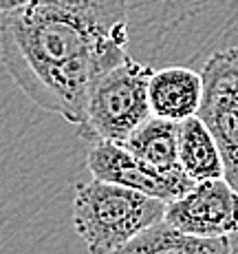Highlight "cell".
<instances>
[{"label":"cell","instance_id":"obj_9","mask_svg":"<svg viewBox=\"0 0 238 254\" xmlns=\"http://www.w3.org/2000/svg\"><path fill=\"white\" fill-rule=\"evenodd\" d=\"M179 164L194 182L225 175V159L210 126L198 115L188 117L179 128Z\"/></svg>","mask_w":238,"mask_h":254},{"label":"cell","instance_id":"obj_7","mask_svg":"<svg viewBox=\"0 0 238 254\" xmlns=\"http://www.w3.org/2000/svg\"><path fill=\"white\" fill-rule=\"evenodd\" d=\"M203 100V75L188 66H166L150 77L152 115L183 122L198 115Z\"/></svg>","mask_w":238,"mask_h":254},{"label":"cell","instance_id":"obj_10","mask_svg":"<svg viewBox=\"0 0 238 254\" xmlns=\"http://www.w3.org/2000/svg\"><path fill=\"white\" fill-rule=\"evenodd\" d=\"M179 128L181 122H172L166 117L150 115L142 126L130 133L124 146L142 162L159 170H179Z\"/></svg>","mask_w":238,"mask_h":254},{"label":"cell","instance_id":"obj_12","mask_svg":"<svg viewBox=\"0 0 238 254\" xmlns=\"http://www.w3.org/2000/svg\"><path fill=\"white\" fill-rule=\"evenodd\" d=\"M31 0H0V13L2 11H11V9H18V7H24L29 4Z\"/></svg>","mask_w":238,"mask_h":254},{"label":"cell","instance_id":"obj_4","mask_svg":"<svg viewBox=\"0 0 238 254\" xmlns=\"http://www.w3.org/2000/svg\"><path fill=\"white\" fill-rule=\"evenodd\" d=\"M86 166L95 179L139 190L150 197L163 199L166 203L179 199L194 186V179L183 168L168 173L152 168L130 153L124 144L115 141H95L86 155Z\"/></svg>","mask_w":238,"mask_h":254},{"label":"cell","instance_id":"obj_3","mask_svg":"<svg viewBox=\"0 0 238 254\" xmlns=\"http://www.w3.org/2000/svg\"><path fill=\"white\" fill-rule=\"evenodd\" d=\"M152 66L126 58L106 71L91 86L86 97L84 120L77 124V135L86 141L124 144L137 126L150 115V77Z\"/></svg>","mask_w":238,"mask_h":254},{"label":"cell","instance_id":"obj_13","mask_svg":"<svg viewBox=\"0 0 238 254\" xmlns=\"http://www.w3.org/2000/svg\"><path fill=\"white\" fill-rule=\"evenodd\" d=\"M232 254H238V248H236V250H232Z\"/></svg>","mask_w":238,"mask_h":254},{"label":"cell","instance_id":"obj_8","mask_svg":"<svg viewBox=\"0 0 238 254\" xmlns=\"http://www.w3.org/2000/svg\"><path fill=\"white\" fill-rule=\"evenodd\" d=\"M115 254H232L230 237H196L159 221Z\"/></svg>","mask_w":238,"mask_h":254},{"label":"cell","instance_id":"obj_11","mask_svg":"<svg viewBox=\"0 0 238 254\" xmlns=\"http://www.w3.org/2000/svg\"><path fill=\"white\" fill-rule=\"evenodd\" d=\"M223 159H225V175L223 177L232 184V188L238 192V146L227 153H223Z\"/></svg>","mask_w":238,"mask_h":254},{"label":"cell","instance_id":"obj_6","mask_svg":"<svg viewBox=\"0 0 238 254\" xmlns=\"http://www.w3.org/2000/svg\"><path fill=\"white\" fill-rule=\"evenodd\" d=\"M198 117L210 126L223 153L238 146V47L223 49L203 64Z\"/></svg>","mask_w":238,"mask_h":254},{"label":"cell","instance_id":"obj_1","mask_svg":"<svg viewBox=\"0 0 238 254\" xmlns=\"http://www.w3.org/2000/svg\"><path fill=\"white\" fill-rule=\"evenodd\" d=\"M128 58L126 0H31L0 13V60L33 104L84 120L91 86Z\"/></svg>","mask_w":238,"mask_h":254},{"label":"cell","instance_id":"obj_2","mask_svg":"<svg viewBox=\"0 0 238 254\" xmlns=\"http://www.w3.org/2000/svg\"><path fill=\"white\" fill-rule=\"evenodd\" d=\"M166 201L119 184H77L73 228L89 254H115L150 226L163 221Z\"/></svg>","mask_w":238,"mask_h":254},{"label":"cell","instance_id":"obj_5","mask_svg":"<svg viewBox=\"0 0 238 254\" xmlns=\"http://www.w3.org/2000/svg\"><path fill=\"white\" fill-rule=\"evenodd\" d=\"M170 226L196 237H232L238 232V192L225 177L203 179L166 203Z\"/></svg>","mask_w":238,"mask_h":254}]
</instances>
